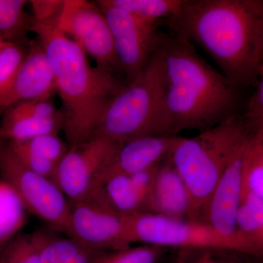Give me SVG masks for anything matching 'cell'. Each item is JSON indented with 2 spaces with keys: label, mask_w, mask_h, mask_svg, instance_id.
<instances>
[{
  "label": "cell",
  "mask_w": 263,
  "mask_h": 263,
  "mask_svg": "<svg viewBox=\"0 0 263 263\" xmlns=\"http://www.w3.org/2000/svg\"><path fill=\"white\" fill-rule=\"evenodd\" d=\"M167 23L203 48L235 86L254 88L263 79L262 0H183Z\"/></svg>",
  "instance_id": "1"
},
{
  "label": "cell",
  "mask_w": 263,
  "mask_h": 263,
  "mask_svg": "<svg viewBox=\"0 0 263 263\" xmlns=\"http://www.w3.org/2000/svg\"><path fill=\"white\" fill-rule=\"evenodd\" d=\"M159 50L165 72V106L170 135L202 132L243 113V89L230 82L176 34L160 33Z\"/></svg>",
  "instance_id": "2"
},
{
  "label": "cell",
  "mask_w": 263,
  "mask_h": 263,
  "mask_svg": "<svg viewBox=\"0 0 263 263\" xmlns=\"http://www.w3.org/2000/svg\"><path fill=\"white\" fill-rule=\"evenodd\" d=\"M60 14L45 22L33 21L30 31L37 34L51 64L62 100V130L70 148L93 138L109 104L127 83L90 65L80 46L57 28Z\"/></svg>",
  "instance_id": "3"
},
{
  "label": "cell",
  "mask_w": 263,
  "mask_h": 263,
  "mask_svg": "<svg viewBox=\"0 0 263 263\" xmlns=\"http://www.w3.org/2000/svg\"><path fill=\"white\" fill-rule=\"evenodd\" d=\"M250 135L240 114L193 138L178 137L169 157L188 190L189 220L200 221L216 183Z\"/></svg>",
  "instance_id": "4"
},
{
  "label": "cell",
  "mask_w": 263,
  "mask_h": 263,
  "mask_svg": "<svg viewBox=\"0 0 263 263\" xmlns=\"http://www.w3.org/2000/svg\"><path fill=\"white\" fill-rule=\"evenodd\" d=\"M165 93V72L158 46L141 73L109 104L93 138L123 143L140 136H171Z\"/></svg>",
  "instance_id": "5"
},
{
  "label": "cell",
  "mask_w": 263,
  "mask_h": 263,
  "mask_svg": "<svg viewBox=\"0 0 263 263\" xmlns=\"http://www.w3.org/2000/svg\"><path fill=\"white\" fill-rule=\"evenodd\" d=\"M131 243L162 247L234 251L260 257L262 254L245 240L227 238L202 221L174 219L151 213L124 215Z\"/></svg>",
  "instance_id": "6"
},
{
  "label": "cell",
  "mask_w": 263,
  "mask_h": 263,
  "mask_svg": "<svg viewBox=\"0 0 263 263\" xmlns=\"http://www.w3.org/2000/svg\"><path fill=\"white\" fill-rule=\"evenodd\" d=\"M0 174L14 189L27 212L65 233L70 202L52 180L27 168L6 141L0 149Z\"/></svg>",
  "instance_id": "7"
},
{
  "label": "cell",
  "mask_w": 263,
  "mask_h": 263,
  "mask_svg": "<svg viewBox=\"0 0 263 263\" xmlns=\"http://www.w3.org/2000/svg\"><path fill=\"white\" fill-rule=\"evenodd\" d=\"M119 144L95 137L69 148L53 180L69 202L81 201L101 190Z\"/></svg>",
  "instance_id": "8"
},
{
  "label": "cell",
  "mask_w": 263,
  "mask_h": 263,
  "mask_svg": "<svg viewBox=\"0 0 263 263\" xmlns=\"http://www.w3.org/2000/svg\"><path fill=\"white\" fill-rule=\"evenodd\" d=\"M65 233L83 247L100 252L131 245L125 217L108 205L101 190L81 201L70 202Z\"/></svg>",
  "instance_id": "9"
},
{
  "label": "cell",
  "mask_w": 263,
  "mask_h": 263,
  "mask_svg": "<svg viewBox=\"0 0 263 263\" xmlns=\"http://www.w3.org/2000/svg\"><path fill=\"white\" fill-rule=\"evenodd\" d=\"M57 28L92 57L97 67L119 77L124 76L106 19L96 3L66 0Z\"/></svg>",
  "instance_id": "10"
},
{
  "label": "cell",
  "mask_w": 263,
  "mask_h": 263,
  "mask_svg": "<svg viewBox=\"0 0 263 263\" xmlns=\"http://www.w3.org/2000/svg\"><path fill=\"white\" fill-rule=\"evenodd\" d=\"M110 29L114 47L127 84L139 75L157 51L160 39L158 23L137 18L125 10L97 1Z\"/></svg>",
  "instance_id": "11"
},
{
  "label": "cell",
  "mask_w": 263,
  "mask_h": 263,
  "mask_svg": "<svg viewBox=\"0 0 263 263\" xmlns=\"http://www.w3.org/2000/svg\"><path fill=\"white\" fill-rule=\"evenodd\" d=\"M245 143L216 183L204 206L200 221L205 223L223 236L245 240L249 243L238 234L236 229L237 212L241 197L242 155Z\"/></svg>",
  "instance_id": "12"
},
{
  "label": "cell",
  "mask_w": 263,
  "mask_h": 263,
  "mask_svg": "<svg viewBox=\"0 0 263 263\" xmlns=\"http://www.w3.org/2000/svg\"><path fill=\"white\" fill-rule=\"evenodd\" d=\"M22 65L15 76L6 109L20 102L48 100L57 93L54 76L47 54L37 41H29Z\"/></svg>",
  "instance_id": "13"
},
{
  "label": "cell",
  "mask_w": 263,
  "mask_h": 263,
  "mask_svg": "<svg viewBox=\"0 0 263 263\" xmlns=\"http://www.w3.org/2000/svg\"><path fill=\"white\" fill-rule=\"evenodd\" d=\"M177 138V136H146L120 143L107 176L110 173L134 174L161 163L171 153Z\"/></svg>",
  "instance_id": "14"
},
{
  "label": "cell",
  "mask_w": 263,
  "mask_h": 263,
  "mask_svg": "<svg viewBox=\"0 0 263 263\" xmlns=\"http://www.w3.org/2000/svg\"><path fill=\"white\" fill-rule=\"evenodd\" d=\"M190 212L187 189L168 155L159 167L146 213L189 220Z\"/></svg>",
  "instance_id": "15"
},
{
  "label": "cell",
  "mask_w": 263,
  "mask_h": 263,
  "mask_svg": "<svg viewBox=\"0 0 263 263\" xmlns=\"http://www.w3.org/2000/svg\"><path fill=\"white\" fill-rule=\"evenodd\" d=\"M63 125V115L38 119L19 115L7 108L0 124V138L6 142H24L43 135L59 134Z\"/></svg>",
  "instance_id": "16"
},
{
  "label": "cell",
  "mask_w": 263,
  "mask_h": 263,
  "mask_svg": "<svg viewBox=\"0 0 263 263\" xmlns=\"http://www.w3.org/2000/svg\"><path fill=\"white\" fill-rule=\"evenodd\" d=\"M101 190L108 205L122 215L146 212L144 202L129 175L110 173Z\"/></svg>",
  "instance_id": "17"
},
{
  "label": "cell",
  "mask_w": 263,
  "mask_h": 263,
  "mask_svg": "<svg viewBox=\"0 0 263 263\" xmlns=\"http://www.w3.org/2000/svg\"><path fill=\"white\" fill-rule=\"evenodd\" d=\"M241 197H263V129L248 137L242 155Z\"/></svg>",
  "instance_id": "18"
},
{
  "label": "cell",
  "mask_w": 263,
  "mask_h": 263,
  "mask_svg": "<svg viewBox=\"0 0 263 263\" xmlns=\"http://www.w3.org/2000/svg\"><path fill=\"white\" fill-rule=\"evenodd\" d=\"M27 213L14 189L0 179V247L21 233L27 223Z\"/></svg>",
  "instance_id": "19"
},
{
  "label": "cell",
  "mask_w": 263,
  "mask_h": 263,
  "mask_svg": "<svg viewBox=\"0 0 263 263\" xmlns=\"http://www.w3.org/2000/svg\"><path fill=\"white\" fill-rule=\"evenodd\" d=\"M236 229L242 238L262 254L263 197L246 195L240 198Z\"/></svg>",
  "instance_id": "20"
},
{
  "label": "cell",
  "mask_w": 263,
  "mask_h": 263,
  "mask_svg": "<svg viewBox=\"0 0 263 263\" xmlns=\"http://www.w3.org/2000/svg\"><path fill=\"white\" fill-rule=\"evenodd\" d=\"M27 1L0 0V35L5 42L24 41L33 24L32 16L24 11Z\"/></svg>",
  "instance_id": "21"
},
{
  "label": "cell",
  "mask_w": 263,
  "mask_h": 263,
  "mask_svg": "<svg viewBox=\"0 0 263 263\" xmlns=\"http://www.w3.org/2000/svg\"><path fill=\"white\" fill-rule=\"evenodd\" d=\"M108 4L120 8L137 18L149 23L160 19L169 20L177 14L183 0H105Z\"/></svg>",
  "instance_id": "22"
},
{
  "label": "cell",
  "mask_w": 263,
  "mask_h": 263,
  "mask_svg": "<svg viewBox=\"0 0 263 263\" xmlns=\"http://www.w3.org/2000/svg\"><path fill=\"white\" fill-rule=\"evenodd\" d=\"M44 231L20 233L8 245L0 256V263H40V252Z\"/></svg>",
  "instance_id": "23"
},
{
  "label": "cell",
  "mask_w": 263,
  "mask_h": 263,
  "mask_svg": "<svg viewBox=\"0 0 263 263\" xmlns=\"http://www.w3.org/2000/svg\"><path fill=\"white\" fill-rule=\"evenodd\" d=\"M26 51L20 44L9 42L5 43L0 51V114L6 109L15 76Z\"/></svg>",
  "instance_id": "24"
},
{
  "label": "cell",
  "mask_w": 263,
  "mask_h": 263,
  "mask_svg": "<svg viewBox=\"0 0 263 263\" xmlns=\"http://www.w3.org/2000/svg\"><path fill=\"white\" fill-rule=\"evenodd\" d=\"M162 247L152 245L127 247L100 252L91 263H157L163 253Z\"/></svg>",
  "instance_id": "25"
},
{
  "label": "cell",
  "mask_w": 263,
  "mask_h": 263,
  "mask_svg": "<svg viewBox=\"0 0 263 263\" xmlns=\"http://www.w3.org/2000/svg\"><path fill=\"white\" fill-rule=\"evenodd\" d=\"M83 247L72 238L53 236L46 232L40 252V263H66Z\"/></svg>",
  "instance_id": "26"
},
{
  "label": "cell",
  "mask_w": 263,
  "mask_h": 263,
  "mask_svg": "<svg viewBox=\"0 0 263 263\" xmlns=\"http://www.w3.org/2000/svg\"><path fill=\"white\" fill-rule=\"evenodd\" d=\"M23 143L40 158L57 166L70 148L67 142L60 138L59 134L43 135Z\"/></svg>",
  "instance_id": "27"
},
{
  "label": "cell",
  "mask_w": 263,
  "mask_h": 263,
  "mask_svg": "<svg viewBox=\"0 0 263 263\" xmlns=\"http://www.w3.org/2000/svg\"><path fill=\"white\" fill-rule=\"evenodd\" d=\"M17 159L27 168L53 181L57 166L40 158L23 142H7Z\"/></svg>",
  "instance_id": "28"
},
{
  "label": "cell",
  "mask_w": 263,
  "mask_h": 263,
  "mask_svg": "<svg viewBox=\"0 0 263 263\" xmlns=\"http://www.w3.org/2000/svg\"><path fill=\"white\" fill-rule=\"evenodd\" d=\"M247 98L241 117L251 134L263 129V79Z\"/></svg>",
  "instance_id": "29"
},
{
  "label": "cell",
  "mask_w": 263,
  "mask_h": 263,
  "mask_svg": "<svg viewBox=\"0 0 263 263\" xmlns=\"http://www.w3.org/2000/svg\"><path fill=\"white\" fill-rule=\"evenodd\" d=\"M8 108L19 115L38 119H51L62 115L61 109L59 110L51 99L20 102L10 105Z\"/></svg>",
  "instance_id": "30"
},
{
  "label": "cell",
  "mask_w": 263,
  "mask_h": 263,
  "mask_svg": "<svg viewBox=\"0 0 263 263\" xmlns=\"http://www.w3.org/2000/svg\"><path fill=\"white\" fill-rule=\"evenodd\" d=\"M160 164H157L151 168L141 171V172L129 175L130 176L132 182L144 202L145 209H146L145 213L147 212L148 202H149L152 191H153L154 185H155L156 176H157Z\"/></svg>",
  "instance_id": "31"
},
{
  "label": "cell",
  "mask_w": 263,
  "mask_h": 263,
  "mask_svg": "<svg viewBox=\"0 0 263 263\" xmlns=\"http://www.w3.org/2000/svg\"><path fill=\"white\" fill-rule=\"evenodd\" d=\"M32 10L33 21L45 22L60 14L65 1L62 0H32L29 2Z\"/></svg>",
  "instance_id": "32"
},
{
  "label": "cell",
  "mask_w": 263,
  "mask_h": 263,
  "mask_svg": "<svg viewBox=\"0 0 263 263\" xmlns=\"http://www.w3.org/2000/svg\"><path fill=\"white\" fill-rule=\"evenodd\" d=\"M196 263H224L221 262V261L218 260L217 259L213 257L210 254L207 253L204 254L202 257H200L198 260L197 261Z\"/></svg>",
  "instance_id": "33"
},
{
  "label": "cell",
  "mask_w": 263,
  "mask_h": 263,
  "mask_svg": "<svg viewBox=\"0 0 263 263\" xmlns=\"http://www.w3.org/2000/svg\"><path fill=\"white\" fill-rule=\"evenodd\" d=\"M5 43L6 42H5L4 40H3V38L1 37V35H0V51H1L2 48L4 46Z\"/></svg>",
  "instance_id": "34"
},
{
  "label": "cell",
  "mask_w": 263,
  "mask_h": 263,
  "mask_svg": "<svg viewBox=\"0 0 263 263\" xmlns=\"http://www.w3.org/2000/svg\"><path fill=\"white\" fill-rule=\"evenodd\" d=\"M5 143V141H3L1 138H0V149H1L2 146H3V143Z\"/></svg>",
  "instance_id": "35"
}]
</instances>
